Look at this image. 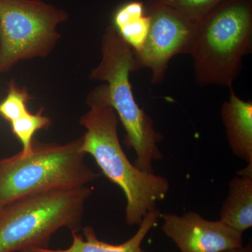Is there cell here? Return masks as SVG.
I'll list each match as a JSON object with an SVG mask.
<instances>
[{
	"label": "cell",
	"mask_w": 252,
	"mask_h": 252,
	"mask_svg": "<svg viewBox=\"0 0 252 252\" xmlns=\"http://www.w3.org/2000/svg\"><path fill=\"white\" fill-rule=\"evenodd\" d=\"M89 109L79 124L86 129L81 151L92 156L102 174L122 189L126 198V221L140 225L157 202L166 197L170 184L165 177L142 171L127 158L118 136L119 118L109 103L105 84L95 88L87 98Z\"/></svg>",
	"instance_id": "6da1fadb"
},
{
	"label": "cell",
	"mask_w": 252,
	"mask_h": 252,
	"mask_svg": "<svg viewBox=\"0 0 252 252\" xmlns=\"http://www.w3.org/2000/svg\"><path fill=\"white\" fill-rule=\"evenodd\" d=\"M252 49V0H222L197 25L190 56L199 86L233 88Z\"/></svg>",
	"instance_id": "7a4b0ae2"
},
{
	"label": "cell",
	"mask_w": 252,
	"mask_h": 252,
	"mask_svg": "<svg viewBox=\"0 0 252 252\" xmlns=\"http://www.w3.org/2000/svg\"><path fill=\"white\" fill-rule=\"evenodd\" d=\"M92 193L86 186L50 189L6 204L0 212V252L48 248L52 235L62 228L78 233Z\"/></svg>",
	"instance_id": "3957f363"
},
{
	"label": "cell",
	"mask_w": 252,
	"mask_h": 252,
	"mask_svg": "<svg viewBox=\"0 0 252 252\" xmlns=\"http://www.w3.org/2000/svg\"><path fill=\"white\" fill-rule=\"evenodd\" d=\"M100 62L89 78L104 81L109 103L117 113L126 131L124 142L135 151L133 165L152 173V163L162 159L158 147L163 139L155 128L153 120L136 102L130 82L134 72V51L123 40L112 25L106 28L101 43Z\"/></svg>",
	"instance_id": "277c9868"
},
{
	"label": "cell",
	"mask_w": 252,
	"mask_h": 252,
	"mask_svg": "<svg viewBox=\"0 0 252 252\" xmlns=\"http://www.w3.org/2000/svg\"><path fill=\"white\" fill-rule=\"evenodd\" d=\"M82 140L64 144L32 142L31 154L0 159V205L35 192L86 186L98 178L86 163Z\"/></svg>",
	"instance_id": "5b68a950"
},
{
	"label": "cell",
	"mask_w": 252,
	"mask_h": 252,
	"mask_svg": "<svg viewBox=\"0 0 252 252\" xmlns=\"http://www.w3.org/2000/svg\"><path fill=\"white\" fill-rule=\"evenodd\" d=\"M69 15L42 0H0V74L21 61L49 56Z\"/></svg>",
	"instance_id": "8992f818"
},
{
	"label": "cell",
	"mask_w": 252,
	"mask_h": 252,
	"mask_svg": "<svg viewBox=\"0 0 252 252\" xmlns=\"http://www.w3.org/2000/svg\"><path fill=\"white\" fill-rule=\"evenodd\" d=\"M146 12L151 18L150 29L143 49L134 53V71L148 68L152 84H161L170 60L179 54H190L197 25L175 10L148 1Z\"/></svg>",
	"instance_id": "52a82bcc"
},
{
	"label": "cell",
	"mask_w": 252,
	"mask_h": 252,
	"mask_svg": "<svg viewBox=\"0 0 252 252\" xmlns=\"http://www.w3.org/2000/svg\"><path fill=\"white\" fill-rule=\"evenodd\" d=\"M162 231L181 252H223L243 246V233L220 220L212 221L195 212L182 216L160 214Z\"/></svg>",
	"instance_id": "ba28073f"
},
{
	"label": "cell",
	"mask_w": 252,
	"mask_h": 252,
	"mask_svg": "<svg viewBox=\"0 0 252 252\" xmlns=\"http://www.w3.org/2000/svg\"><path fill=\"white\" fill-rule=\"evenodd\" d=\"M220 108L228 142L237 157L252 166V101L240 98L233 88Z\"/></svg>",
	"instance_id": "9c48e42d"
},
{
	"label": "cell",
	"mask_w": 252,
	"mask_h": 252,
	"mask_svg": "<svg viewBox=\"0 0 252 252\" xmlns=\"http://www.w3.org/2000/svg\"><path fill=\"white\" fill-rule=\"evenodd\" d=\"M160 217V210L158 208L149 212L139 225L137 233L127 241L119 245L102 241L97 238L93 227L86 226L82 228L83 235L71 232L72 244L67 249L32 248L21 252H146L141 248V245L147 233L157 224Z\"/></svg>",
	"instance_id": "30bf717a"
},
{
	"label": "cell",
	"mask_w": 252,
	"mask_h": 252,
	"mask_svg": "<svg viewBox=\"0 0 252 252\" xmlns=\"http://www.w3.org/2000/svg\"><path fill=\"white\" fill-rule=\"evenodd\" d=\"M220 221L243 233L252 226V175H240L229 182L222 204Z\"/></svg>",
	"instance_id": "8fae6325"
},
{
	"label": "cell",
	"mask_w": 252,
	"mask_h": 252,
	"mask_svg": "<svg viewBox=\"0 0 252 252\" xmlns=\"http://www.w3.org/2000/svg\"><path fill=\"white\" fill-rule=\"evenodd\" d=\"M150 25V16L144 3L139 0L121 4L113 14L112 26L135 54L143 49Z\"/></svg>",
	"instance_id": "7c38bea8"
},
{
	"label": "cell",
	"mask_w": 252,
	"mask_h": 252,
	"mask_svg": "<svg viewBox=\"0 0 252 252\" xmlns=\"http://www.w3.org/2000/svg\"><path fill=\"white\" fill-rule=\"evenodd\" d=\"M14 135L22 144L23 155H28L32 151L33 136L38 130L49 128L51 125L49 117L43 115V108L36 114L28 112L27 114L10 123Z\"/></svg>",
	"instance_id": "4fadbf2b"
},
{
	"label": "cell",
	"mask_w": 252,
	"mask_h": 252,
	"mask_svg": "<svg viewBox=\"0 0 252 252\" xmlns=\"http://www.w3.org/2000/svg\"><path fill=\"white\" fill-rule=\"evenodd\" d=\"M31 99L27 89L18 87L15 81L11 80L7 95L0 103V115L10 123L14 122L29 112L27 103Z\"/></svg>",
	"instance_id": "5bb4252c"
},
{
	"label": "cell",
	"mask_w": 252,
	"mask_h": 252,
	"mask_svg": "<svg viewBox=\"0 0 252 252\" xmlns=\"http://www.w3.org/2000/svg\"><path fill=\"white\" fill-rule=\"evenodd\" d=\"M175 10L187 18L198 22L222 0H149Z\"/></svg>",
	"instance_id": "9a60e30c"
},
{
	"label": "cell",
	"mask_w": 252,
	"mask_h": 252,
	"mask_svg": "<svg viewBox=\"0 0 252 252\" xmlns=\"http://www.w3.org/2000/svg\"><path fill=\"white\" fill-rule=\"evenodd\" d=\"M223 252H252V242H249L248 245L241 247L240 248L233 249V250H227Z\"/></svg>",
	"instance_id": "2e32d148"
},
{
	"label": "cell",
	"mask_w": 252,
	"mask_h": 252,
	"mask_svg": "<svg viewBox=\"0 0 252 252\" xmlns=\"http://www.w3.org/2000/svg\"><path fill=\"white\" fill-rule=\"evenodd\" d=\"M3 207H4L3 205H0V212H1V210H2Z\"/></svg>",
	"instance_id": "e0dca14e"
},
{
	"label": "cell",
	"mask_w": 252,
	"mask_h": 252,
	"mask_svg": "<svg viewBox=\"0 0 252 252\" xmlns=\"http://www.w3.org/2000/svg\"></svg>",
	"instance_id": "ac0fdd59"
}]
</instances>
